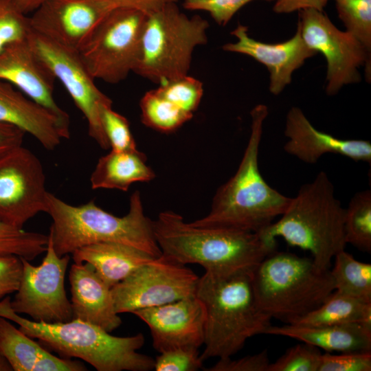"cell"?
Returning <instances> with one entry per match:
<instances>
[{"instance_id":"1","label":"cell","mask_w":371,"mask_h":371,"mask_svg":"<svg viewBox=\"0 0 371 371\" xmlns=\"http://www.w3.org/2000/svg\"><path fill=\"white\" fill-rule=\"evenodd\" d=\"M156 241L166 258L181 265L196 264L220 274L252 272L276 251V240L261 232L196 227L172 211L153 221Z\"/></svg>"},{"instance_id":"2","label":"cell","mask_w":371,"mask_h":371,"mask_svg":"<svg viewBox=\"0 0 371 371\" xmlns=\"http://www.w3.org/2000/svg\"><path fill=\"white\" fill-rule=\"evenodd\" d=\"M268 113L262 104L252 109L250 135L236 172L218 188L209 213L190 223L192 225L260 232L286 210L291 197L271 187L259 168V148Z\"/></svg>"},{"instance_id":"3","label":"cell","mask_w":371,"mask_h":371,"mask_svg":"<svg viewBox=\"0 0 371 371\" xmlns=\"http://www.w3.org/2000/svg\"><path fill=\"white\" fill-rule=\"evenodd\" d=\"M251 272L229 274L205 271L195 295L205 309L204 349L201 358L232 357L251 337L265 334L271 317L256 301Z\"/></svg>"},{"instance_id":"4","label":"cell","mask_w":371,"mask_h":371,"mask_svg":"<svg viewBox=\"0 0 371 371\" xmlns=\"http://www.w3.org/2000/svg\"><path fill=\"white\" fill-rule=\"evenodd\" d=\"M10 302L9 296L0 301V317L15 322L25 334L63 358L82 359L98 371L154 368L155 359L137 352L144 344L142 333L113 336L97 325L77 319L52 324L30 320L15 313Z\"/></svg>"},{"instance_id":"5","label":"cell","mask_w":371,"mask_h":371,"mask_svg":"<svg viewBox=\"0 0 371 371\" xmlns=\"http://www.w3.org/2000/svg\"><path fill=\"white\" fill-rule=\"evenodd\" d=\"M45 212L52 220L49 236L59 256L99 243L127 245L153 258L162 255L154 235L153 221L144 214L138 190L131 194L128 212L122 217L106 212L93 201L72 205L49 192Z\"/></svg>"},{"instance_id":"6","label":"cell","mask_w":371,"mask_h":371,"mask_svg":"<svg viewBox=\"0 0 371 371\" xmlns=\"http://www.w3.org/2000/svg\"><path fill=\"white\" fill-rule=\"evenodd\" d=\"M344 216L332 181L321 171L300 188L280 218L260 232L268 238L281 237L289 245L308 251L315 265L326 271L345 249Z\"/></svg>"},{"instance_id":"7","label":"cell","mask_w":371,"mask_h":371,"mask_svg":"<svg viewBox=\"0 0 371 371\" xmlns=\"http://www.w3.org/2000/svg\"><path fill=\"white\" fill-rule=\"evenodd\" d=\"M260 308L286 324L319 307L335 291L330 269L322 270L312 258L274 251L251 272Z\"/></svg>"},{"instance_id":"8","label":"cell","mask_w":371,"mask_h":371,"mask_svg":"<svg viewBox=\"0 0 371 371\" xmlns=\"http://www.w3.org/2000/svg\"><path fill=\"white\" fill-rule=\"evenodd\" d=\"M209 23L188 16L177 2L147 14L134 72L157 84L188 75L195 48L207 43Z\"/></svg>"},{"instance_id":"9","label":"cell","mask_w":371,"mask_h":371,"mask_svg":"<svg viewBox=\"0 0 371 371\" xmlns=\"http://www.w3.org/2000/svg\"><path fill=\"white\" fill-rule=\"evenodd\" d=\"M147 14L118 8L110 11L78 50L94 79L116 84L134 72L139 62Z\"/></svg>"},{"instance_id":"10","label":"cell","mask_w":371,"mask_h":371,"mask_svg":"<svg viewBox=\"0 0 371 371\" xmlns=\"http://www.w3.org/2000/svg\"><path fill=\"white\" fill-rule=\"evenodd\" d=\"M297 25L306 44L326 59L328 95H335L344 85L359 82V68L363 65L370 81L371 53L350 33L339 30L324 11L300 10Z\"/></svg>"},{"instance_id":"11","label":"cell","mask_w":371,"mask_h":371,"mask_svg":"<svg viewBox=\"0 0 371 371\" xmlns=\"http://www.w3.org/2000/svg\"><path fill=\"white\" fill-rule=\"evenodd\" d=\"M45 252L38 266L21 258L22 275L10 305L17 314H26L36 322H67L73 318L71 304L65 289L70 257L69 254L58 256L49 236Z\"/></svg>"},{"instance_id":"12","label":"cell","mask_w":371,"mask_h":371,"mask_svg":"<svg viewBox=\"0 0 371 371\" xmlns=\"http://www.w3.org/2000/svg\"><path fill=\"white\" fill-rule=\"evenodd\" d=\"M199 279L186 265L161 255L111 288L115 310L133 313L195 295Z\"/></svg>"},{"instance_id":"13","label":"cell","mask_w":371,"mask_h":371,"mask_svg":"<svg viewBox=\"0 0 371 371\" xmlns=\"http://www.w3.org/2000/svg\"><path fill=\"white\" fill-rule=\"evenodd\" d=\"M27 39L38 58L59 80L87 121L88 133L103 149L110 148L100 120V106L112 101L95 85L77 51L32 30Z\"/></svg>"},{"instance_id":"14","label":"cell","mask_w":371,"mask_h":371,"mask_svg":"<svg viewBox=\"0 0 371 371\" xmlns=\"http://www.w3.org/2000/svg\"><path fill=\"white\" fill-rule=\"evenodd\" d=\"M47 193L43 165L32 151L21 145L0 157V221L23 228L45 212Z\"/></svg>"},{"instance_id":"15","label":"cell","mask_w":371,"mask_h":371,"mask_svg":"<svg viewBox=\"0 0 371 371\" xmlns=\"http://www.w3.org/2000/svg\"><path fill=\"white\" fill-rule=\"evenodd\" d=\"M115 9L100 0H46L30 16L32 30L77 51Z\"/></svg>"},{"instance_id":"16","label":"cell","mask_w":371,"mask_h":371,"mask_svg":"<svg viewBox=\"0 0 371 371\" xmlns=\"http://www.w3.org/2000/svg\"><path fill=\"white\" fill-rule=\"evenodd\" d=\"M148 326L159 353L179 348L199 349L204 342L205 309L195 295L133 313Z\"/></svg>"},{"instance_id":"17","label":"cell","mask_w":371,"mask_h":371,"mask_svg":"<svg viewBox=\"0 0 371 371\" xmlns=\"http://www.w3.org/2000/svg\"><path fill=\"white\" fill-rule=\"evenodd\" d=\"M231 34L237 41L224 45L223 49L247 55L265 65L269 72V91L273 95L280 94L291 83L293 71L317 53L306 44L298 25L291 38L275 44L251 38L248 27L241 24Z\"/></svg>"},{"instance_id":"18","label":"cell","mask_w":371,"mask_h":371,"mask_svg":"<svg viewBox=\"0 0 371 371\" xmlns=\"http://www.w3.org/2000/svg\"><path fill=\"white\" fill-rule=\"evenodd\" d=\"M284 151L300 161L315 164L325 154H337L371 164V144L363 139H342L315 128L304 112L291 107L286 116Z\"/></svg>"},{"instance_id":"19","label":"cell","mask_w":371,"mask_h":371,"mask_svg":"<svg viewBox=\"0 0 371 371\" xmlns=\"http://www.w3.org/2000/svg\"><path fill=\"white\" fill-rule=\"evenodd\" d=\"M0 122L30 134L49 150L70 136L69 117L57 115L1 80Z\"/></svg>"},{"instance_id":"20","label":"cell","mask_w":371,"mask_h":371,"mask_svg":"<svg viewBox=\"0 0 371 371\" xmlns=\"http://www.w3.org/2000/svg\"><path fill=\"white\" fill-rule=\"evenodd\" d=\"M56 77L38 58L27 38L8 45L0 53V80L8 82L57 115L69 117L54 98Z\"/></svg>"},{"instance_id":"21","label":"cell","mask_w":371,"mask_h":371,"mask_svg":"<svg viewBox=\"0 0 371 371\" xmlns=\"http://www.w3.org/2000/svg\"><path fill=\"white\" fill-rule=\"evenodd\" d=\"M72 319L97 325L111 333L122 320L115 310L111 288L87 262H74L69 271Z\"/></svg>"},{"instance_id":"22","label":"cell","mask_w":371,"mask_h":371,"mask_svg":"<svg viewBox=\"0 0 371 371\" xmlns=\"http://www.w3.org/2000/svg\"><path fill=\"white\" fill-rule=\"evenodd\" d=\"M0 354L14 371H83L78 361L58 357L0 317Z\"/></svg>"},{"instance_id":"23","label":"cell","mask_w":371,"mask_h":371,"mask_svg":"<svg viewBox=\"0 0 371 371\" xmlns=\"http://www.w3.org/2000/svg\"><path fill=\"white\" fill-rule=\"evenodd\" d=\"M265 334L293 338L326 352L371 351V324L363 323L319 326L271 325Z\"/></svg>"},{"instance_id":"24","label":"cell","mask_w":371,"mask_h":371,"mask_svg":"<svg viewBox=\"0 0 371 371\" xmlns=\"http://www.w3.org/2000/svg\"><path fill=\"white\" fill-rule=\"evenodd\" d=\"M71 254L74 262L90 264L110 288L156 258L139 249L117 243L88 245L76 249Z\"/></svg>"},{"instance_id":"25","label":"cell","mask_w":371,"mask_h":371,"mask_svg":"<svg viewBox=\"0 0 371 371\" xmlns=\"http://www.w3.org/2000/svg\"><path fill=\"white\" fill-rule=\"evenodd\" d=\"M155 177L147 165L146 155L137 149L114 151L101 157L90 177L92 189H116L126 192L135 182H148Z\"/></svg>"},{"instance_id":"26","label":"cell","mask_w":371,"mask_h":371,"mask_svg":"<svg viewBox=\"0 0 371 371\" xmlns=\"http://www.w3.org/2000/svg\"><path fill=\"white\" fill-rule=\"evenodd\" d=\"M347 323L371 324V302L334 291L319 307L289 324L319 326Z\"/></svg>"},{"instance_id":"27","label":"cell","mask_w":371,"mask_h":371,"mask_svg":"<svg viewBox=\"0 0 371 371\" xmlns=\"http://www.w3.org/2000/svg\"><path fill=\"white\" fill-rule=\"evenodd\" d=\"M330 272L335 291L360 300L371 302V264L356 260L343 249L334 257Z\"/></svg>"},{"instance_id":"28","label":"cell","mask_w":371,"mask_h":371,"mask_svg":"<svg viewBox=\"0 0 371 371\" xmlns=\"http://www.w3.org/2000/svg\"><path fill=\"white\" fill-rule=\"evenodd\" d=\"M139 107L142 124L162 133L177 130L193 116L161 95L156 89L144 93Z\"/></svg>"},{"instance_id":"29","label":"cell","mask_w":371,"mask_h":371,"mask_svg":"<svg viewBox=\"0 0 371 371\" xmlns=\"http://www.w3.org/2000/svg\"><path fill=\"white\" fill-rule=\"evenodd\" d=\"M344 234L346 244L371 251V190L356 192L345 208Z\"/></svg>"},{"instance_id":"30","label":"cell","mask_w":371,"mask_h":371,"mask_svg":"<svg viewBox=\"0 0 371 371\" xmlns=\"http://www.w3.org/2000/svg\"><path fill=\"white\" fill-rule=\"evenodd\" d=\"M49 236L27 232L0 221V254L15 255L29 261L46 251Z\"/></svg>"},{"instance_id":"31","label":"cell","mask_w":371,"mask_h":371,"mask_svg":"<svg viewBox=\"0 0 371 371\" xmlns=\"http://www.w3.org/2000/svg\"><path fill=\"white\" fill-rule=\"evenodd\" d=\"M346 31L371 53V0H335Z\"/></svg>"},{"instance_id":"32","label":"cell","mask_w":371,"mask_h":371,"mask_svg":"<svg viewBox=\"0 0 371 371\" xmlns=\"http://www.w3.org/2000/svg\"><path fill=\"white\" fill-rule=\"evenodd\" d=\"M156 90L166 99L190 114L197 109L203 95V83L188 74L159 84Z\"/></svg>"},{"instance_id":"33","label":"cell","mask_w":371,"mask_h":371,"mask_svg":"<svg viewBox=\"0 0 371 371\" xmlns=\"http://www.w3.org/2000/svg\"><path fill=\"white\" fill-rule=\"evenodd\" d=\"M113 102L100 104V115L102 128L111 150L131 151L137 150L129 122L122 115L112 108Z\"/></svg>"},{"instance_id":"34","label":"cell","mask_w":371,"mask_h":371,"mask_svg":"<svg viewBox=\"0 0 371 371\" xmlns=\"http://www.w3.org/2000/svg\"><path fill=\"white\" fill-rule=\"evenodd\" d=\"M30 30V17L13 0H0V53L10 44L25 39Z\"/></svg>"},{"instance_id":"35","label":"cell","mask_w":371,"mask_h":371,"mask_svg":"<svg viewBox=\"0 0 371 371\" xmlns=\"http://www.w3.org/2000/svg\"><path fill=\"white\" fill-rule=\"evenodd\" d=\"M322 353L318 348L303 343L289 348L268 371H317Z\"/></svg>"},{"instance_id":"36","label":"cell","mask_w":371,"mask_h":371,"mask_svg":"<svg viewBox=\"0 0 371 371\" xmlns=\"http://www.w3.org/2000/svg\"><path fill=\"white\" fill-rule=\"evenodd\" d=\"M199 349L179 348L164 352L155 359V371H196L204 368Z\"/></svg>"},{"instance_id":"37","label":"cell","mask_w":371,"mask_h":371,"mask_svg":"<svg viewBox=\"0 0 371 371\" xmlns=\"http://www.w3.org/2000/svg\"><path fill=\"white\" fill-rule=\"evenodd\" d=\"M253 1L254 0H184L183 7L188 10L208 12L218 25L225 26L240 9Z\"/></svg>"},{"instance_id":"38","label":"cell","mask_w":371,"mask_h":371,"mask_svg":"<svg viewBox=\"0 0 371 371\" xmlns=\"http://www.w3.org/2000/svg\"><path fill=\"white\" fill-rule=\"evenodd\" d=\"M371 351L322 354L317 371H370Z\"/></svg>"},{"instance_id":"39","label":"cell","mask_w":371,"mask_h":371,"mask_svg":"<svg viewBox=\"0 0 371 371\" xmlns=\"http://www.w3.org/2000/svg\"><path fill=\"white\" fill-rule=\"evenodd\" d=\"M270 364L266 350L240 359L231 357L219 359L214 366L204 369L206 371H268Z\"/></svg>"},{"instance_id":"40","label":"cell","mask_w":371,"mask_h":371,"mask_svg":"<svg viewBox=\"0 0 371 371\" xmlns=\"http://www.w3.org/2000/svg\"><path fill=\"white\" fill-rule=\"evenodd\" d=\"M22 269L20 257L0 254V299L17 291Z\"/></svg>"},{"instance_id":"41","label":"cell","mask_w":371,"mask_h":371,"mask_svg":"<svg viewBox=\"0 0 371 371\" xmlns=\"http://www.w3.org/2000/svg\"><path fill=\"white\" fill-rule=\"evenodd\" d=\"M329 0H276L273 10L277 14H289L304 9L324 11Z\"/></svg>"},{"instance_id":"42","label":"cell","mask_w":371,"mask_h":371,"mask_svg":"<svg viewBox=\"0 0 371 371\" xmlns=\"http://www.w3.org/2000/svg\"><path fill=\"white\" fill-rule=\"evenodd\" d=\"M113 8H126L138 10L146 14L152 13L166 4L178 0H100Z\"/></svg>"},{"instance_id":"43","label":"cell","mask_w":371,"mask_h":371,"mask_svg":"<svg viewBox=\"0 0 371 371\" xmlns=\"http://www.w3.org/2000/svg\"><path fill=\"white\" fill-rule=\"evenodd\" d=\"M25 134L16 126L0 122V157L21 146Z\"/></svg>"},{"instance_id":"44","label":"cell","mask_w":371,"mask_h":371,"mask_svg":"<svg viewBox=\"0 0 371 371\" xmlns=\"http://www.w3.org/2000/svg\"><path fill=\"white\" fill-rule=\"evenodd\" d=\"M46 0H13L17 8L23 14L33 12Z\"/></svg>"},{"instance_id":"45","label":"cell","mask_w":371,"mask_h":371,"mask_svg":"<svg viewBox=\"0 0 371 371\" xmlns=\"http://www.w3.org/2000/svg\"><path fill=\"white\" fill-rule=\"evenodd\" d=\"M12 370L6 359L0 354V371Z\"/></svg>"}]
</instances>
